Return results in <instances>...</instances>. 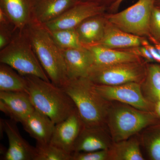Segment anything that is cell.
Returning <instances> with one entry per match:
<instances>
[{"label":"cell","instance_id":"6da1fadb","mask_svg":"<svg viewBox=\"0 0 160 160\" xmlns=\"http://www.w3.org/2000/svg\"><path fill=\"white\" fill-rule=\"evenodd\" d=\"M28 92L35 109L46 115L55 124L62 122L76 109L62 88L35 76H25Z\"/></svg>","mask_w":160,"mask_h":160},{"label":"cell","instance_id":"7a4b0ae2","mask_svg":"<svg viewBox=\"0 0 160 160\" xmlns=\"http://www.w3.org/2000/svg\"><path fill=\"white\" fill-rule=\"evenodd\" d=\"M24 29L38 59L51 82L62 87L69 79L62 49L42 24L32 21Z\"/></svg>","mask_w":160,"mask_h":160},{"label":"cell","instance_id":"3957f363","mask_svg":"<svg viewBox=\"0 0 160 160\" xmlns=\"http://www.w3.org/2000/svg\"><path fill=\"white\" fill-rule=\"evenodd\" d=\"M74 102L85 127L102 126L109 113L108 103L87 77L69 79L62 87Z\"/></svg>","mask_w":160,"mask_h":160},{"label":"cell","instance_id":"277c9868","mask_svg":"<svg viewBox=\"0 0 160 160\" xmlns=\"http://www.w3.org/2000/svg\"><path fill=\"white\" fill-rule=\"evenodd\" d=\"M24 29L18 30L11 42L0 50V63L9 65L24 76H35L50 82Z\"/></svg>","mask_w":160,"mask_h":160},{"label":"cell","instance_id":"5b68a950","mask_svg":"<svg viewBox=\"0 0 160 160\" xmlns=\"http://www.w3.org/2000/svg\"><path fill=\"white\" fill-rule=\"evenodd\" d=\"M156 0H138L123 11L105 17L107 22L123 31L138 36L150 32V20Z\"/></svg>","mask_w":160,"mask_h":160},{"label":"cell","instance_id":"8992f818","mask_svg":"<svg viewBox=\"0 0 160 160\" xmlns=\"http://www.w3.org/2000/svg\"><path fill=\"white\" fill-rule=\"evenodd\" d=\"M155 120V115L150 112L121 106L112 111L109 127L113 138L118 142L128 139Z\"/></svg>","mask_w":160,"mask_h":160},{"label":"cell","instance_id":"52a82bcc","mask_svg":"<svg viewBox=\"0 0 160 160\" xmlns=\"http://www.w3.org/2000/svg\"><path fill=\"white\" fill-rule=\"evenodd\" d=\"M144 72L138 62L107 65L93 66L87 78L96 85L117 86L125 83L139 82Z\"/></svg>","mask_w":160,"mask_h":160},{"label":"cell","instance_id":"ba28073f","mask_svg":"<svg viewBox=\"0 0 160 160\" xmlns=\"http://www.w3.org/2000/svg\"><path fill=\"white\" fill-rule=\"evenodd\" d=\"M94 85L98 92L107 101H118L142 111L150 110V104L143 96L138 82H131L117 86Z\"/></svg>","mask_w":160,"mask_h":160},{"label":"cell","instance_id":"9c48e42d","mask_svg":"<svg viewBox=\"0 0 160 160\" xmlns=\"http://www.w3.org/2000/svg\"><path fill=\"white\" fill-rule=\"evenodd\" d=\"M106 9L97 3L78 1L57 18L43 25L49 31L75 29L89 18L103 14Z\"/></svg>","mask_w":160,"mask_h":160},{"label":"cell","instance_id":"30bf717a","mask_svg":"<svg viewBox=\"0 0 160 160\" xmlns=\"http://www.w3.org/2000/svg\"><path fill=\"white\" fill-rule=\"evenodd\" d=\"M17 122L12 119L1 120L3 131L8 138L9 147L2 152L4 160H35L36 147L31 146L20 134Z\"/></svg>","mask_w":160,"mask_h":160},{"label":"cell","instance_id":"8fae6325","mask_svg":"<svg viewBox=\"0 0 160 160\" xmlns=\"http://www.w3.org/2000/svg\"><path fill=\"white\" fill-rule=\"evenodd\" d=\"M77 109L55 126L50 143L72 154L76 141L84 128Z\"/></svg>","mask_w":160,"mask_h":160},{"label":"cell","instance_id":"7c38bea8","mask_svg":"<svg viewBox=\"0 0 160 160\" xmlns=\"http://www.w3.org/2000/svg\"><path fill=\"white\" fill-rule=\"evenodd\" d=\"M34 109L28 92L0 91V109L10 119L21 123Z\"/></svg>","mask_w":160,"mask_h":160},{"label":"cell","instance_id":"4fadbf2b","mask_svg":"<svg viewBox=\"0 0 160 160\" xmlns=\"http://www.w3.org/2000/svg\"><path fill=\"white\" fill-rule=\"evenodd\" d=\"M68 79L87 77L93 62L90 52L86 47L61 49Z\"/></svg>","mask_w":160,"mask_h":160},{"label":"cell","instance_id":"5bb4252c","mask_svg":"<svg viewBox=\"0 0 160 160\" xmlns=\"http://www.w3.org/2000/svg\"><path fill=\"white\" fill-rule=\"evenodd\" d=\"M21 124L37 144L50 143L56 124L46 115L35 109Z\"/></svg>","mask_w":160,"mask_h":160},{"label":"cell","instance_id":"9a60e30c","mask_svg":"<svg viewBox=\"0 0 160 160\" xmlns=\"http://www.w3.org/2000/svg\"><path fill=\"white\" fill-rule=\"evenodd\" d=\"M78 0H33V21L45 24L57 18Z\"/></svg>","mask_w":160,"mask_h":160},{"label":"cell","instance_id":"2e32d148","mask_svg":"<svg viewBox=\"0 0 160 160\" xmlns=\"http://www.w3.org/2000/svg\"><path fill=\"white\" fill-rule=\"evenodd\" d=\"M33 0H0V9L17 30H22L33 21Z\"/></svg>","mask_w":160,"mask_h":160},{"label":"cell","instance_id":"e0dca14e","mask_svg":"<svg viewBox=\"0 0 160 160\" xmlns=\"http://www.w3.org/2000/svg\"><path fill=\"white\" fill-rule=\"evenodd\" d=\"M86 48L91 52L93 66H107L138 62V56L132 52L118 51L98 44Z\"/></svg>","mask_w":160,"mask_h":160},{"label":"cell","instance_id":"ac0fdd59","mask_svg":"<svg viewBox=\"0 0 160 160\" xmlns=\"http://www.w3.org/2000/svg\"><path fill=\"white\" fill-rule=\"evenodd\" d=\"M102 15L89 18L75 28L80 42L84 47L97 45L102 38L107 20Z\"/></svg>","mask_w":160,"mask_h":160},{"label":"cell","instance_id":"d6986e66","mask_svg":"<svg viewBox=\"0 0 160 160\" xmlns=\"http://www.w3.org/2000/svg\"><path fill=\"white\" fill-rule=\"evenodd\" d=\"M142 40L139 36L122 31L107 21L104 36L98 45L113 49L137 47L142 46Z\"/></svg>","mask_w":160,"mask_h":160},{"label":"cell","instance_id":"ffe728a7","mask_svg":"<svg viewBox=\"0 0 160 160\" xmlns=\"http://www.w3.org/2000/svg\"><path fill=\"white\" fill-rule=\"evenodd\" d=\"M102 127H84L75 143L73 152L107 149L108 144Z\"/></svg>","mask_w":160,"mask_h":160},{"label":"cell","instance_id":"44dd1931","mask_svg":"<svg viewBox=\"0 0 160 160\" xmlns=\"http://www.w3.org/2000/svg\"><path fill=\"white\" fill-rule=\"evenodd\" d=\"M0 91L28 92L26 78L9 65L0 64Z\"/></svg>","mask_w":160,"mask_h":160},{"label":"cell","instance_id":"7402d4cb","mask_svg":"<svg viewBox=\"0 0 160 160\" xmlns=\"http://www.w3.org/2000/svg\"><path fill=\"white\" fill-rule=\"evenodd\" d=\"M109 152V158L117 160H144L139 145L134 140L118 142Z\"/></svg>","mask_w":160,"mask_h":160},{"label":"cell","instance_id":"603a6c76","mask_svg":"<svg viewBox=\"0 0 160 160\" xmlns=\"http://www.w3.org/2000/svg\"><path fill=\"white\" fill-rule=\"evenodd\" d=\"M48 31L55 42L61 49H76L84 47L80 42L75 29Z\"/></svg>","mask_w":160,"mask_h":160},{"label":"cell","instance_id":"cb8c5ba5","mask_svg":"<svg viewBox=\"0 0 160 160\" xmlns=\"http://www.w3.org/2000/svg\"><path fill=\"white\" fill-rule=\"evenodd\" d=\"M35 160H72V154L51 143L37 144Z\"/></svg>","mask_w":160,"mask_h":160},{"label":"cell","instance_id":"d4e9b609","mask_svg":"<svg viewBox=\"0 0 160 160\" xmlns=\"http://www.w3.org/2000/svg\"><path fill=\"white\" fill-rule=\"evenodd\" d=\"M147 85L152 97L160 92V66L152 65L148 69Z\"/></svg>","mask_w":160,"mask_h":160},{"label":"cell","instance_id":"484cf974","mask_svg":"<svg viewBox=\"0 0 160 160\" xmlns=\"http://www.w3.org/2000/svg\"><path fill=\"white\" fill-rule=\"evenodd\" d=\"M17 30L11 22L0 23V50L11 42Z\"/></svg>","mask_w":160,"mask_h":160},{"label":"cell","instance_id":"4316f807","mask_svg":"<svg viewBox=\"0 0 160 160\" xmlns=\"http://www.w3.org/2000/svg\"><path fill=\"white\" fill-rule=\"evenodd\" d=\"M72 160H105L109 158L107 149L89 152H74L72 153Z\"/></svg>","mask_w":160,"mask_h":160},{"label":"cell","instance_id":"83f0119b","mask_svg":"<svg viewBox=\"0 0 160 160\" xmlns=\"http://www.w3.org/2000/svg\"><path fill=\"white\" fill-rule=\"evenodd\" d=\"M149 156L153 160H160V129L155 133L149 144Z\"/></svg>","mask_w":160,"mask_h":160},{"label":"cell","instance_id":"f1b7e54d","mask_svg":"<svg viewBox=\"0 0 160 160\" xmlns=\"http://www.w3.org/2000/svg\"><path fill=\"white\" fill-rule=\"evenodd\" d=\"M155 38L160 41V8L155 6L150 20V32Z\"/></svg>","mask_w":160,"mask_h":160},{"label":"cell","instance_id":"f546056e","mask_svg":"<svg viewBox=\"0 0 160 160\" xmlns=\"http://www.w3.org/2000/svg\"><path fill=\"white\" fill-rule=\"evenodd\" d=\"M142 46H144L148 49L153 58L154 61L160 63V54L154 46H152L146 40L144 39L142 41Z\"/></svg>","mask_w":160,"mask_h":160},{"label":"cell","instance_id":"4dcf8cb0","mask_svg":"<svg viewBox=\"0 0 160 160\" xmlns=\"http://www.w3.org/2000/svg\"><path fill=\"white\" fill-rule=\"evenodd\" d=\"M136 48V49H135L134 52H132L138 56H141L142 57L146 59V60L150 61V62L154 61L150 52L146 47L142 46L141 47L139 46L137 47Z\"/></svg>","mask_w":160,"mask_h":160},{"label":"cell","instance_id":"1f68e13d","mask_svg":"<svg viewBox=\"0 0 160 160\" xmlns=\"http://www.w3.org/2000/svg\"><path fill=\"white\" fill-rule=\"evenodd\" d=\"M117 0H78V1H81V2H90L97 3L102 6H105L106 7V6L109 5H110V6H111Z\"/></svg>","mask_w":160,"mask_h":160},{"label":"cell","instance_id":"d6a6232c","mask_svg":"<svg viewBox=\"0 0 160 160\" xmlns=\"http://www.w3.org/2000/svg\"><path fill=\"white\" fill-rule=\"evenodd\" d=\"M125 0H117L113 4H112L111 6H110V9L112 10H117L118 9L119 7L121 4L122 2L123 1Z\"/></svg>","mask_w":160,"mask_h":160},{"label":"cell","instance_id":"836d02e7","mask_svg":"<svg viewBox=\"0 0 160 160\" xmlns=\"http://www.w3.org/2000/svg\"><path fill=\"white\" fill-rule=\"evenodd\" d=\"M156 114L160 118V102L157 101L155 106Z\"/></svg>","mask_w":160,"mask_h":160},{"label":"cell","instance_id":"e575fe53","mask_svg":"<svg viewBox=\"0 0 160 160\" xmlns=\"http://www.w3.org/2000/svg\"><path fill=\"white\" fill-rule=\"evenodd\" d=\"M154 46L157 49L158 51L159 52L160 54V42H157L155 41L154 42Z\"/></svg>","mask_w":160,"mask_h":160},{"label":"cell","instance_id":"d590c367","mask_svg":"<svg viewBox=\"0 0 160 160\" xmlns=\"http://www.w3.org/2000/svg\"><path fill=\"white\" fill-rule=\"evenodd\" d=\"M153 98H154L155 99L157 100V101L160 102V92L158 93L157 94L155 95Z\"/></svg>","mask_w":160,"mask_h":160},{"label":"cell","instance_id":"8d00e7d4","mask_svg":"<svg viewBox=\"0 0 160 160\" xmlns=\"http://www.w3.org/2000/svg\"><path fill=\"white\" fill-rule=\"evenodd\" d=\"M155 6L160 8V0H156Z\"/></svg>","mask_w":160,"mask_h":160}]
</instances>
